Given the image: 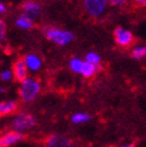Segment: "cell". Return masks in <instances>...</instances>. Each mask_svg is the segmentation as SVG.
Segmentation results:
<instances>
[{
    "mask_svg": "<svg viewBox=\"0 0 146 147\" xmlns=\"http://www.w3.org/2000/svg\"><path fill=\"white\" fill-rule=\"evenodd\" d=\"M41 89H42V86H41L40 81L35 77L29 76L19 83L18 96H19V98L22 103L29 104V103H33L39 97V95L41 92Z\"/></svg>",
    "mask_w": 146,
    "mask_h": 147,
    "instance_id": "1",
    "label": "cell"
},
{
    "mask_svg": "<svg viewBox=\"0 0 146 147\" xmlns=\"http://www.w3.org/2000/svg\"><path fill=\"white\" fill-rule=\"evenodd\" d=\"M35 125H36L35 117L27 112H20V113L14 115L9 121L11 130H14L16 132H20L24 134L33 130Z\"/></svg>",
    "mask_w": 146,
    "mask_h": 147,
    "instance_id": "2",
    "label": "cell"
},
{
    "mask_svg": "<svg viewBox=\"0 0 146 147\" xmlns=\"http://www.w3.org/2000/svg\"><path fill=\"white\" fill-rule=\"evenodd\" d=\"M45 35L50 42L55 43L60 47H64V46L69 45L75 39V35L71 32L60 29V28H54V27L47 28L45 30Z\"/></svg>",
    "mask_w": 146,
    "mask_h": 147,
    "instance_id": "3",
    "label": "cell"
},
{
    "mask_svg": "<svg viewBox=\"0 0 146 147\" xmlns=\"http://www.w3.org/2000/svg\"><path fill=\"white\" fill-rule=\"evenodd\" d=\"M45 147H75V142L69 137L62 134H50L45 140Z\"/></svg>",
    "mask_w": 146,
    "mask_h": 147,
    "instance_id": "4",
    "label": "cell"
},
{
    "mask_svg": "<svg viewBox=\"0 0 146 147\" xmlns=\"http://www.w3.org/2000/svg\"><path fill=\"white\" fill-rule=\"evenodd\" d=\"M25 139V134L16 132L14 130L5 131L0 136V147H12L14 145H18Z\"/></svg>",
    "mask_w": 146,
    "mask_h": 147,
    "instance_id": "5",
    "label": "cell"
},
{
    "mask_svg": "<svg viewBox=\"0 0 146 147\" xmlns=\"http://www.w3.org/2000/svg\"><path fill=\"white\" fill-rule=\"evenodd\" d=\"M106 1L107 0H84V6L91 16H99L106 8Z\"/></svg>",
    "mask_w": 146,
    "mask_h": 147,
    "instance_id": "6",
    "label": "cell"
},
{
    "mask_svg": "<svg viewBox=\"0 0 146 147\" xmlns=\"http://www.w3.org/2000/svg\"><path fill=\"white\" fill-rule=\"evenodd\" d=\"M13 72H14V77L16 82H22L24 80H26L27 77H29V70L24 61V59H19L15 60L13 63Z\"/></svg>",
    "mask_w": 146,
    "mask_h": 147,
    "instance_id": "7",
    "label": "cell"
},
{
    "mask_svg": "<svg viewBox=\"0 0 146 147\" xmlns=\"http://www.w3.org/2000/svg\"><path fill=\"white\" fill-rule=\"evenodd\" d=\"M115 40L116 43L120 47H129L133 42V35L130 30L118 27L115 30Z\"/></svg>",
    "mask_w": 146,
    "mask_h": 147,
    "instance_id": "8",
    "label": "cell"
},
{
    "mask_svg": "<svg viewBox=\"0 0 146 147\" xmlns=\"http://www.w3.org/2000/svg\"><path fill=\"white\" fill-rule=\"evenodd\" d=\"M24 61H25L28 70L32 71V72H38L42 68V64H43L42 59L39 56L38 54H34V53L27 54L24 57Z\"/></svg>",
    "mask_w": 146,
    "mask_h": 147,
    "instance_id": "9",
    "label": "cell"
},
{
    "mask_svg": "<svg viewBox=\"0 0 146 147\" xmlns=\"http://www.w3.org/2000/svg\"><path fill=\"white\" fill-rule=\"evenodd\" d=\"M24 12L27 16H29L32 20L38 19L41 14V6L38 3H34V1H27L24 4Z\"/></svg>",
    "mask_w": 146,
    "mask_h": 147,
    "instance_id": "10",
    "label": "cell"
},
{
    "mask_svg": "<svg viewBox=\"0 0 146 147\" xmlns=\"http://www.w3.org/2000/svg\"><path fill=\"white\" fill-rule=\"evenodd\" d=\"M18 110V102L14 99H5L0 103V115L3 117L9 116Z\"/></svg>",
    "mask_w": 146,
    "mask_h": 147,
    "instance_id": "11",
    "label": "cell"
},
{
    "mask_svg": "<svg viewBox=\"0 0 146 147\" xmlns=\"http://www.w3.org/2000/svg\"><path fill=\"white\" fill-rule=\"evenodd\" d=\"M98 69H99V65H95V64L89 63L84 60V64H83V68H82L81 76L84 77V78H91L97 74Z\"/></svg>",
    "mask_w": 146,
    "mask_h": 147,
    "instance_id": "12",
    "label": "cell"
},
{
    "mask_svg": "<svg viewBox=\"0 0 146 147\" xmlns=\"http://www.w3.org/2000/svg\"><path fill=\"white\" fill-rule=\"evenodd\" d=\"M93 117L91 115L87 113V112H75L70 116V121L75 125H83V124H87L89 123Z\"/></svg>",
    "mask_w": 146,
    "mask_h": 147,
    "instance_id": "13",
    "label": "cell"
},
{
    "mask_svg": "<svg viewBox=\"0 0 146 147\" xmlns=\"http://www.w3.org/2000/svg\"><path fill=\"white\" fill-rule=\"evenodd\" d=\"M15 26L20 29H32L34 26V20H32L26 14H22L15 20Z\"/></svg>",
    "mask_w": 146,
    "mask_h": 147,
    "instance_id": "14",
    "label": "cell"
},
{
    "mask_svg": "<svg viewBox=\"0 0 146 147\" xmlns=\"http://www.w3.org/2000/svg\"><path fill=\"white\" fill-rule=\"evenodd\" d=\"M83 64H84V60L80 57H72L69 61V69L74 74H76V75H81Z\"/></svg>",
    "mask_w": 146,
    "mask_h": 147,
    "instance_id": "15",
    "label": "cell"
},
{
    "mask_svg": "<svg viewBox=\"0 0 146 147\" xmlns=\"http://www.w3.org/2000/svg\"><path fill=\"white\" fill-rule=\"evenodd\" d=\"M131 57L135 60H143L146 57V45L136 46L131 51Z\"/></svg>",
    "mask_w": 146,
    "mask_h": 147,
    "instance_id": "16",
    "label": "cell"
},
{
    "mask_svg": "<svg viewBox=\"0 0 146 147\" xmlns=\"http://www.w3.org/2000/svg\"><path fill=\"white\" fill-rule=\"evenodd\" d=\"M15 80L14 77V72L12 68H5L0 72V81L3 83H11Z\"/></svg>",
    "mask_w": 146,
    "mask_h": 147,
    "instance_id": "17",
    "label": "cell"
},
{
    "mask_svg": "<svg viewBox=\"0 0 146 147\" xmlns=\"http://www.w3.org/2000/svg\"><path fill=\"white\" fill-rule=\"evenodd\" d=\"M84 60H85L87 62H89V63L95 64V65H99V63H101V56H99L97 53H95V51H89V53H87Z\"/></svg>",
    "mask_w": 146,
    "mask_h": 147,
    "instance_id": "18",
    "label": "cell"
},
{
    "mask_svg": "<svg viewBox=\"0 0 146 147\" xmlns=\"http://www.w3.org/2000/svg\"><path fill=\"white\" fill-rule=\"evenodd\" d=\"M5 22L4 21H0V40L4 41L5 40Z\"/></svg>",
    "mask_w": 146,
    "mask_h": 147,
    "instance_id": "19",
    "label": "cell"
},
{
    "mask_svg": "<svg viewBox=\"0 0 146 147\" xmlns=\"http://www.w3.org/2000/svg\"><path fill=\"white\" fill-rule=\"evenodd\" d=\"M109 1L114 5H123L125 3V0H109Z\"/></svg>",
    "mask_w": 146,
    "mask_h": 147,
    "instance_id": "20",
    "label": "cell"
},
{
    "mask_svg": "<svg viewBox=\"0 0 146 147\" xmlns=\"http://www.w3.org/2000/svg\"><path fill=\"white\" fill-rule=\"evenodd\" d=\"M117 147H135V145L131 144V142H123V144L118 145Z\"/></svg>",
    "mask_w": 146,
    "mask_h": 147,
    "instance_id": "21",
    "label": "cell"
},
{
    "mask_svg": "<svg viewBox=\"0 0 146 147\" xmlns=\"http://www.w3.org/2000/svg\"><path fill=\"white\" fill-rule=\"evenodd\" d=\"M5 11H6V7H5V5L4 4H0V13H5Z\"/></svg>",
    "mask_w": 146,
    "mask_h": 147,
    "instance_id": "22",
    "label": "cell"
},
{
    "mask_svg": "<svg viewBox=\"0 0 146 147\" xmlns=\"http://www.w3.org/2000/svg\"><path fill=\"white\" fill-rule=\"evenodd\" d=\"M0 92H1V94H5V92H6L5 86H0Z\"/></svg>",
    "mask_w": 146,
    "mask_h": 147,
    "instance_id": "23",
    "label": "cell"
},
{
    "mask_svg": "<svg viewBox=\"0 0 146 147\" xmlns=\"http://www.w3.org/2000/svg\"><path fill=\"white\" fill-rule=\"evenodd\" d=\"M136 1H137V3H139V4H143V5H144V4H146V0H136Z\"/></svg>",
    "mask_w": 146,
    "mask_h": 147,
    "instance_id": "24",
    "label": "cell"
},
{
    "mask_svg": "<svg viewBox=\"0 0 146 147\" xmlns=\"http://www.w3.org/2000/svg\"><path fill=\"white\" fill-rule=\"evenodd\" d=\"M30 147H39V146H30Z\"/></svg>",
    "mask_w": 146,
    "mask_h": 147,
    "instance_id": "25",
    "label": "cell"
}]
</instances>
